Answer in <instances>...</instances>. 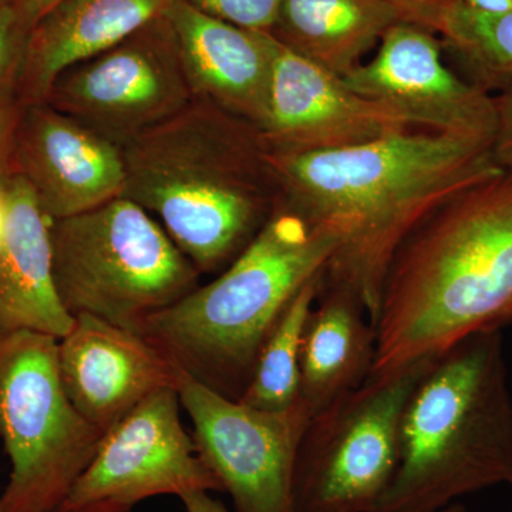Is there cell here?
<instances>
[{
  "mask_svg": "<svg viewBox=\"0 0 512 512\" xmlns=\"http://www.w3.org/2000/svg\"><path fill=\"white\" fill-rule=\"evenodd\" d=\"M268 161L278 200L339 238L322 279L355 292L373 326L403 239L443 202L503 173L488 141L413 128L325 153L268 151Z\"/></svg>",
  "mask_w": 512,
  "mask_h": 512,
  "instance_id": "cell-1",
  "label": "cell"
},
{
  "mask_svg": "<svg viewBox=\"0 0 512 512\" xmlns=\"http://www.w3.org/2000/svg\"><path fill=\"white\" fill-rule=\"evenodd\" d=\"M511 323L512 174L503 171L443 202L394 252L372 376Z\"/></svg>",
  "mask_w": 512,
  "mask_h": 512,
  "instance_id": "cell-2",
  "label": "cell"
},
{
  "mask_svg": "<svg viewBox=\"0 0 512 512\" xmlns=\"http://www.w3.org/2000/svg\"><path fill=\"white\" fill-rule=\"evenodd\" d=\"M121 148L123 197L153 215L201 275L235 261L278 202L258 128L207 101Z\"/></svg>",
  "mask_w": 512,
  "mask_h": 512,
  "instance_id": "cell-3",
  "label": "cell"
},
{
  "mask_svg": "<svg viewBox=\"0 0 512 512\" xmlns=\"http://www.w3.org/2000/svg\"><path fill=\"white\" fill-rule=\"evenodd\" d=\"M338 248L335 234L278 200L261 231L222 274L150 316L138 335L181 372L239 400L282 312L325 272Z\"/></svg>",
  "mask_w": 512,
  "mask_h": 512,
  "instance_id": "cell-4",
  "label": "cell"
},
{
  "mask_svg": "<svg viewBox=\"0 0 512 512\" xmlns=\"http://www.w3.org/2000/svg\"><path fill=\"white\" fill-rule=\"evenodd\" d=\"M512 488V396L501 330L434 357L404 406L399 467L376 512H439Z\"/></svg>",
  "mask_w": 512,
  "mask_h": 512,
  "instance_id": "cell-5",
  "label": "cell"
},
{
  "mask_svg": "<svg viewBox=\"0 0 512 512\" xmlns=\"http://www.w3.org/2000/svg\"><path fill=\"white\" fill-rule=\"evenodd\" d=\"M52 271L64 309L138 333L200 286V272L153 215L127 197L50 221Z\"/></svg>",
  "mask_w": 512,
  "mask_h": 512,
  "instance_id": "cell-6",
  "label": "cell"
},
{
  "mask_svg": "<svg viewBox=\"0 0 512 512\" xmlns=\"http://www.w3.org/2000/svg\"><path fill=\"white\" fill-rule=\"evenodd\" d=\"M53 336L0 338V440L10 460L5 512H55L93 460L104 434L64 392Z\"/></svg>",
  "mask_w": 512,
  "mask_h": 512,
  "instance_id": "cell-7",
  "label": "cell"
},
{
  "mask_svg": "<svg viewBox=\"0 0 512 512\" xmlns=\"http://www.w3.org/2000/svg\"><path fill=\"white\" fill-rule=\"evenodd\" d=\"M434 357L370 376L313 414L293 468V512H376L399 467L404 406Z\"/></svg>",
  "mask_w": 512,
  "mask_h": 512,
  "instance_id": "cell-8",
  "label": "cell"
},
{
  "mask_svg": "<svg viewBox=\"0 0 512 512\" xmlns=\"http://www.w3.org/2000/svg\"><path fill=\"white\" fill-rule=\"evenodd\" d=\"M192 100L164 13L119 45L60 73L45 103L124 147Z\"/></svg>",
  "mask_w": 512,
  "mask_h": 512,
  "instance_id": "cell-9",
  "label": "cell"
},
{
  "mask_svg": "<svg viewBox=\"0 0 512 512\" xmlns=\"http://www.w3.org/2000/svg\"><path fill=\"white\" fill-rule=\"evenodd\" d=\"M177 390L198 453L235 512H293V468L312 419L305 403L281 412L255 409L184 372Z\"/></svg>",
  "mask_w": 512,
  "mask_h": 512,
  "instance_id": "cell-10",
  "label": "cell"
},
{
  "mask_svg": "<svg viewBox=\"0 0 512 512\" xmlns=\"http://www.w3.org/2000/svg\"><path fill=\"white\" fill-rule=\"evenodd\" d=\"M177 389L161 390L101 439L93 460L55 512H131L160 495L220 491L181 423Z\"/></svg>",
  "mask_w": 512,
  "mask_h": 512,
  "instance_id": "cell-11",
  "label": "cell"
},
{
  "mask_svg": "<svg viewBox=\"0 0 512 512\" xmlns=\"http://www.w3.org/2000/svg\"><path fill=\"white\" fill-rule=\"evenodd\" d=\"M342 79L353 92L399 114L409 126L493 144V94L448 69L439 40L417 23L394 25L380 40L376 56Z\"/></svg>",
  "mask_w": 512,
  "mask_h": 512,
  "instance_id": "cell-12",
  "label": "cell"
},
{
  "mask_svg": "<svg viewBox=\"0 0 512 512\" xmlns=\"http://www.w3.org/2000/svg\"><path fill=\"white\" fill-rule=\"evenodd\" d=\"M409 128L399 114L353 92L342 77L275 39L268 104L258 130L269 153L343 150Z\"/></svg>",
  "mask_w": 512,
  "mask_h": 512,
  "instance_id": "cell-13",
  "label": "cell"
},
{
  "mask_svg": "<svg viewBox=\"0 0 512 512\" xmlns=\"http://www.w3.org/2000/svg\"><path fill=\"white\" fill-rule=\"evenodd\" d=\"M12 164L50 221L123 197V148L47 103L20 109Z\"/></svg>",
  "mask_w": 512,
  "mask_h": 512,
  "instance_id": "cell-14",
  "label": "cell"
},
{
  "mask_svg": "<svg viewBox=\"0 0 512 512\" xmlns=\"http://www.w3.org/2000/svg\"><path fill=\"white\" fill-rule=\"evenodd\" d=\"M63 389L74 409L101 433L161 390L178 389L181 370L133 330L94 316L74 318L57 342Z\"/></svg>",
  "mask_w": 512,
  "mask_h": 512,
  "instance_id": "cell-15",
  "label": "cell"
},
{
  "mask_svg": "<svg viewBox=\"0 0 512 512\" xmlns=\"http://www.w3.org/2000/svg\"><path fill=\"white\" fill-rule=\"evenodd\" d=\"M165 16L194 99L259 130L271 87L274 36L215 18L188 0H174Z\"/></svg>",
  "mask_w": 512,
  "mask_h": 512,
  "instance_id": "cell-16",
  "label": "cell"
},
{
  "mask_svg": "<svg viewBox=\"0 0 512 512\" xmlns=\"http://www.w3.org/2000/svg\"><path fill=\"white\" fill-rule=\"evenodd\" d=\"M6 221L0 241V338L35 332L62 339L74 318L57 295L50 220L19 174L3 183Z\"/></svg>",
  "mask_w": 512,
  "mask_h": 512,
  "instance_id": "cell-17",
  "label": "cell"
},
{
  "mask_svg": "<svg viewBox=\"0 0 512 512\" xmlns=\"http://www.w3.org/2000/svg\"><path fill=\"white\" fill-rule=\"evenodd\" d=\"M174 0H60L30 32L20 106L45 103L64 70L100 55L163 16Z\"/></svg>",
  "mask_w": 512,
  "mask_h": 512,
  "instance_id": "cell-18",
  "label": "cell"
},
{
  "mask_svg": "<svg viewBox=\"0 0 512 512\" xmlns=\"http://www.w3.org/2000/svg\"><path fill=\"white\" fill-rule=\"evenodd\" d=\"M376 345V328L362 299L322 279L301 348L299 399L312 416L372 376Z\"/></svg>",
  "mask_w": 512,
  "mask_h": 512,
  "instance_id": "cell-19",
  "label": "cell"
},
{
  "mask_svg": "<svg viewBox=\"0 0 512 512\" xmlns=\"http://www.w3.org/2000/svg\"><path fill=\"white\" fill-rule=\"evenodd\" d=\"M400 22H410L409 16L394 0H281L271 35L345 77Z\"/></svg>",
  "mask_w": 512,
  "mask_h": 512,
  "instance_id": "cell-20",
  "label": "cell"
},
{
  "mask_svg": "<svg viewBox=\"0 0 512 512\" xmlns=\"http://www.w3.org/2000/svg\"><path fill=\"white\" fill-rule=\"evenodd\" d=\"M429 29L456 53L468 82L491 94L512 84V12L485 15L461 0H446Z\"/></svg>",
  "mask_w": 512,
  "mask_h": 512,
  "instance_id": "cell-21",
  "label": "cell"
},
{
  "mask_svg": "<svg viewBox=\"0 0 512 512\" xmlns=\"http://www.w3.org/2000/svg\"><path fill=\"white\" fill-rule=\"evenodd\" d=\"M322 275L303 286L282 312L262 346L239 402L269 412H281L298 402L303 330L318 299Z\"/></svg>",
  "mask_w": 512,
  "mask_h": 512,
  "instance_id": "cell-22",
  "label": "cell"
},
{
  "mask_svg": "<svg viewBox=\"0 0 512 512\" xmlns=\"http://www.w3.org/2000/svg\"><path fill=\"white\" fill-rule=\"evenodd\" d=\"M33 25L25 0L0 6V111L19 104L20 80Z\"/></svg>",
  "mask_w": 512,
  "mask_h": 512,
  "instance_id": "cell-23",
  "label": "cell"
},
{
  "mask_svg": "<svg viewBox=\"0 0 512 512\" xmlns=\"http://www.w3.org/2000/svg\"><path fill=\"white\" fill-rule=\"evenodd\" d=\"M195 8L241 28L271 33L281 0H188Z\"/></svg>",
  "mask_w": 512,
  "mask_h": 512,
  "instance_id": "cell-24",
  "label": "cell"
},
{
  "mask_svg": "<svg viewBox=\"0 0 512 512\" xmlns=\"http://www.w3.org/2000/svg\"><path fill=\"white\" fill-rule=\"evenodd\" d=\"M493 96L497 114L493 154L501 170L512 174V84Z\"/></svg>",
  "mask_w": 512,
  "mask_h": 512,
  "instance_id": "cell-25",
  "label": "cell"
},
{
  "mask_svg": "<svg viewBox=\"0 0 512 512\" xmlns=\"http://www.w3.org/2000/svg\"><path fill=\"white\" fill-rule=\"evenodd\" d=\"M20 109L22 106L16 104V106L0 111V183L13 174V137H15Z\"/></svg>",
  "mask_w": 512,
  "mask_h": 512,
  "instance_id": "cell-26",
  "label": "cell"
},
{
  "mask_svg": "<svg viewBox=\"0 0 512 512\" xmlns=\"http://www.w3.org/2000/svg\"><path fill=\"white\" fill-rule=\"evenodd\" d=\"M404 9L410 22L429 29L431 19L446 0H394ZM430 30V29H429Z\"/></svg>",
  "mask_w": 512,
  "mask_h": 512,
  "instance_id": "cell-27",
  "label": "cell"
},
{
  "mask_svg": "<svg viewBox=\"0 0 512 512\" xmlns=\"http://www.w3.org/2000/svg\"><path fill=\"white\" fill-rule=\"evenodd\" d=\"M180 500L187 512H229L224 504L212 498L210 493H205V491L185 494Z\"/></svg>",
  "mask_w": 512,
  "mask_h": 512,
  "instance_id": "cell-28",
  "label": "cell"
},
{
  "mask_svg": "<svg viewBox=\"0 0 512 512\" xmlns=\"http://www.w3.org/2000/svg\"><path fill=\"white\" fill-rule=\"evenodd\" d=\"M468 8L485 15H503L512 12V0H461Z\"/></svg>",
  "mask_w": 512,
  "mask_h": 512,
  "instance_id": "cell-29",
  "label": "cell"
},
{
  "mask_svg": "<svg viewBox=\"0 0 512 512\" xmlns=\"http://www.w3.org/2000/svg\"><path fill=\"white\" fill-rule=\"evenodd\" d=\"M60 0H36L35 5L32 8V18L33 22H36L43 13H46L47 10L52 9L56 3H59Z\"/></svg>",
  "mask_w": 512,
  "mask_h": 512,
  "instance_id": "cell-30",
  "label": "cell"
},
{
  "mask_svg": "<svg viewBox=\"0 0 512 512\" xmlns=\"http://www.w3.org/2000/svg\"><path fill=\"white\" fill-rule=\"evenodd\" d=\"M439 512H467V510L464 505L453 503Z\"/></svg>",
  "mask_w": 512,
  "mask_h": 512,
  "instance_id": "cell-31",
  "label": "cell"
},
{
  "mask_svg": "<svg viewBox=\"0 0 512 512\" xmlns=\"http://www.w3.org/2000/svg\"><path fill=\"white\" fill-rule=\"evenodd\" d=\"M35 2H36V0H25V5H26V8H28V12L30 13V16H32V8H33V5H35ZM33 23H35V22H33Z\"/></svg>",
  "mask_w": 512,
  "mask_h": 512,
  "instance_id": "cell-32",
  "label": "cell"
},
{
  "mask_svg": "<svg viewBox=\"0 0 512 512\" xmlns=\"http://www.w3.org/2000/svg\"><path fill=\"white\" fill-rule=\"evenodd\" d=\"M16 2H20V0H0V6L9 5V3H16Z\"/></svg>",
  "mask_w": 512,
  "mask_h": 512,
  "instance_id": "cell-33",
  "label": "cell"
},
{
  "mask_svg": "<svg viewBox=\"0 0 512 512\" xmlns=\"http://www.w3.org/2000/svg\"><path fill=\"white\" fill-rule=\"evenodd\" d=\"M0 512H5L3 511L2 505H0Z\"/></svg>",
  "mask_w": 512,
  "mask_h": 512,
  "instance_id": "cell-34",
  "label": "cell"
},
{
  "mask_svg": "<svg viewBox=\"0 0 512 512\" xmlns=\"http://www.w3.org/2000/svg\"><path fill=\"white\" fill-rule=\"evenodd\" d=\"M0 241H2V239H0Z\"/></svg>",
  "mask_w": 512,
  "mask_h": 512,
  "instance_id": "cell-35",
  "label": "cell"
},
{
  "mask_svg": "<svg viewBox=\"0 0 512 512\" xmlns=\"http://www.w3.org/2000/svg\"><path fill=\"white\" fill-rule=\"evenodd\" d=\"M511 512H512V510H511Z\"/></svg>",
  "mask_w": 512,
  "mask_h": 512,
  "instance_id": "cell-36",
  "label": "cell"
}]
</instances>
